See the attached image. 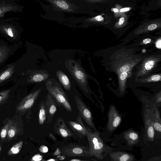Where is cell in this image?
<instances>
[{"instance_id": "22", "label": "cell", "mask_w": 161, "mask_h": 161, "mask_svg": "<svg viewBox=\"0 0 161 161\" xmlns=\"http://www.w3.org/2000/svg\"><path fill=\"white\" fill-rule=\"evenodd\" d=\"M56 74L59 81L64 87L68 91H70L71 89V83L67 76L60 70H57Z\"/></svg>"}, {"instance_id": "32", "label": "cell", "mask_w": 161, "mask_h": 161, "mask_svg": "<svg viewBox=\"0 0 161 161\" xmlns=\"http://www.w3.org/2000/svg\"><path fill=\"white\" fill-rule=\"evenodd\" d=\"M157 25L155 24H153L149 25L147 29L149 30L152 31L153 30L157 28Z\"/></svg>"}, {"instance_id": "8", "label": "cell", "mask_w": 161, "mask_h": 161, "mask_svg": "<svg viewBox=\"0 0 161 161\" xmlns=\"http://www.w3.org/2000/svg\"><path fill=\"white\" fill-rule=\"evenodd\" d=\"M151 109L145 106L143 112L144 136L148 141L152 142L154 139L155 131L151 120Z\"/></svg>"}, {"instance_id": "13", "label": "cell", "mask_w": 161, "mask_h": 161, "mask_svg": "<svg viewBox=\"0 0 161 161\" xmlns=\"http://www.w3.org/2000/svg\"><path fill=\"white\" fill-rule=\"evenodd\" d=\"M47 1L52 5L54 9L59 11L73 12L78 8L66 0H48Z\"/></svg>"}, {"instance_id": "15", "label": "cell", "mask_w": 161, "mask_h": 161, "mask_svg": "<svg viewBox=\"0 0 161 161\" xmlns=\"http://www.w3.org/2000/svg\"><path fill=\"white\" fill-rule=\"evenodd\" d=\"M54 127L55 131L64 137L73 135L72 133L66 125L63 119L61 117L57 119Z\"/></svg>"}, {"instance_id": "30", "label": "cell", "mask_w": 161, "mask_h": 161, "mask_svg": "<svg viewBox=\"0 0 161 161\" xmlns=\"http://www.w3.org/2000/svg\"><path fill=\"white\" fill-rule=\"evenodd\" d=\"M156 101L157 103H160L161 102V92L160 91L156 95Z\"/></svg>"}, {"instance_id": "23", "label": "cell", "mask_w": 161, "mask_h": 161, "mask_svg": "<svg viewBox=\"0 0 161 161\" xmlns=\"http://www.w3.org/2000/svg\"><path fill=\"white\" fill-rule=\"evenodd\" d=\"M161 74H156L135 79L136 82L140 83H148L161 81Z\"/></svg>"}, {"instance_id": "42", "label": "cell", "mask_w": 161, "mask_h": 161, "mask_svg": "<svg viewBox=\"0 0 161 161\" xmlns=\"http://www.w3.org/2000/svg\"></svg>"}, {"instance_id": "20", "label": "cell", "mask_w": 161, "mask_h": 161, "mask_svg": "<svg viewBox=\"0 0 161 161\" xmlns=\"http://www.w3.org/2000/svg\"><path fill=\"white\" fill-rule=\"evenodd\" d=\"M131 72H124L118 75V88L119 92L123 94L125 91L127 79L132 75Z\"/></svg>"}, {"instance_id": "11", "label": "cell", "mask_w": 161, "mask_h": 161, "mask_svg": "<svg viewBox=\"0 0 161 161\" xmlns=\"http://www.w3.org/2000/svg\"><path fill=\"white\" fill-rule=\"evenodd\" d=\"M24 7L14 0H0V17L8 12H21Z\"/></svg>"}, {"instance_id": "14", "label": "cell", "mask_w": 161, "mask_h": 161, "mask_svg": "<svg viewBox=\"0 0 161 161\" xmlns=\"http://www.w3.org/2000/svg\"><path fill=\"white\" fill-rule=\"evenodd\" d=\"M47 112V123H50L53 119L57 110V105L50 93L47 94L45 102Z\"/></svg>"}, {"instance_id": "39", "label": "cell", "mask_w": 161, "mask_h": 161, "mask_svg": "<svg viewBox=\"0 0 161 161\" xmlns=\"http://www.w3.org/2000/svg\"><path fill=\"white\" fill-rule=\"evenodd\" d=\"M113 10L115 13H116L118 11V9L117 8H114Z\"/></svg>"}, {"instance_id": "6", "label": "cell", "mask_w": 161, "mask_h": 161, "mask_svg": "<svg viewBox=\"0 0 161 161\" xmlns=\"http://www.w3.org/2000/svg\"><path fill=\"white\" fill-rule=\"evenodd\" d=\"M75 99L79 113L81 118L94 131H97L93 122L92 114L90 110L78 95L75 96Z\"/></svg>"}, {"instance_id": "24", "label": "cell", "mask_w": 161, "mask_h": 161, "mask_svg": "<svg viewBox=\"0 0 161 161\" xmlns=\"http://www.w3.org/2000/svg\"><path fill=\"white\" fill-rule=\"evenodd\" d=\"M47 118L45 102L42 101L39 105L38 115V122L40 125L45 123Z\"/></svg>"}, {"instance_id": "16", "label": "cell", "mask_w": 161, "mask_h": 161, "mask_svg": "<svg viewBox=\"0 0 161 161\" xmlns=\"http://www.w3.org/2000/svg\"><path fill=\"white\" fill-rule=\"evenodd\" d=\"M49 75L45 70H38L34 71L29 76L27 81L29 83L39 82L46 80Z\"/></svg>"}, {"instance_id": "37", "label": "cell", "mask_w": 161, "mask_h": 161, "mask_svg": "<svg viewBox=\"0 0 161 161\" xmlns=\"http://www.w3.org/2000/svg\"><path fill=\"white\" fill-rule=\"evenodd\" d=\"M130 9V8H122L120 10V12H125L129 10Z\"/></svg>"}, {"instance_id": "12", "label": "cell", "mask_w": 161, "mask_h": 161, "mask_svg": "<svg viewBox=\"0 0 161 161\" xmlns=\"http://www.w3.org/2000/svg\"><path fill=\"white\" fill-rule=\"evenodd\" d=\"M68 124L72 130L78 136L83 137L86 136V132L89 128L84 125L82 118L79 113L74 121H69Z\"/></svg>"}, {"instance_id": "29", "label": "cell", "mask_w": 161, "mask_h": 161, "mask_svg": "<svg viewBox=\"0 0 161 161\" xmlns=\"http://www.w3.org/2000/svg\"><path fill=\"white\" fill-rule=\"evenodd\" d=\"M42 158V156L36 154L33 156L31 159V161H40Z\"/></svg>"}, {"instance_id": "36", "label": "cell", "mask_w": 161, "mask_h": 161, "mask_svg": "<svg viewBox=\"0 0 161 161\" xmlns=\"http://www.w3.org/2000/svg\"><path fill=\"white\" fill-rule=\"evenodd\" d=\"M151 40L149 38H147L144 39L143 41V43L146 44L147 43H149L151 42Z\"/></svg>"}, {"instance_id": "38", "label": "cell", "mask_w": 161, "mask_h": 161, "mask_svg": "<svg viewBox=\"0 0 161 161\" xmlns=\"http://www.w3.org/2000/svg\"><path fill=\"white\" fill-rule=\"evenodd\" d=\"M67 161H90L89 160H81L79 159H71Z\"/></svg>"}, {"instance_id": "19", "label": "cell", "mask_w": 161, "mask_h": 161, "mask_svg": "<svg viewBox=\"0 0 161 161\" xmlns=\"http://www.w3.org/2000/svg\"><path fill=\"white\" fill-rule=\"evenodd\" d=\"M123 136L129 145L132 146L136 144L139 140L138 134L132 130L124 132Z\"/></svg>"}, {"instance_id": "28", "label": "cell", "mask_w": 161, "mask_h": 161, "mask_svg": "<svg viewBox=\"0 0 161 161\" xmlns=\"http://www.w3.org/2000/svg\"><path fill=\"white\" fill-rule=\"evenodd\" d=\"M12 122L11 121H9L1 129L0 133V136L2 140H4L6 138L7 135L8 128Z\"/></svg>"}, {"instance_id": "25", "label": "cell", "mask_w": 161, "mask_h": 161, "mask_svg": "<svg viewBox=\"0 0 161 161\" xmlns=\"http://www.w3.org/2000/svg\"><path fill=\"white\" fill-rule=\"evenodd\" d=\"M23 144V142L21 141L16 143L10 149L8 155H10L18 153L20 152Z\"/></svg>"}, {"instance_id": "34", "label": "cell", "mask_w": 161, "mask_h": 161, "mask_svg": "<svg viewBox=\"0 0 161 161\" xmlns=\"http://www.w3.org/2000/svg\"><path fill=\"white\" fill-rule=\"evenodd\" d=\"M161 39H160L158 40L156 43V47L157 48L160 49L161 47Z\"/></svg>"}, {"instance_id": "2", "label": "cell", "mask_w": 161, "mask_h": 161, "mask_svg": "<svg viewBox=\"0 0 161 161\" xmlns=\"http://www.w3.org/2000/svg\"><path fill=\"white\" fill-rule=\"evenodd\" d=\"M18 18L0 20V34L11 42H16L20 38L22 28L18 22Z\"/></svg>"}, {"instance_id": "3", "label": "cell", "mask_w": 161, "mask_h": 161, "mask_svg": "<svg viewBox=\"0 0 161 161\" xmlns=\"http://www.w3.org/2000/svg\"><path fill=\"white\" fill-rule=\"evenodd\" d=\"M46 88L57 103L69 112L72 111L69 99L60 85L53 78L48 79L45 83Z\"/></svg>"}, {"instance_id": "4", "label": "cell", "mask_w": 161, "mask_h": 161, "mask_svg": "<svg viewBox=\"0 0 161 161\" xmlns=\"http://www.w3.org/2000/svg\"><path fill=\"white\" fill-rule=\"evenodd\" d=\"M65 65L68 71L82 90L88 93V76L80 64L73 60H69L66 62Z\"/></svg>"}, {"instance_id": "7", "label": "cell", "mask_w": 161, "mask_h": 161, "mask_svg": "<svg viewBox=\"0 0 161 161\" xmlns=\"http://www.w3.org/2000/svg\"><path fill=\"white\" fill-rule=\"evenodd\" d=\"M63 154L69 157L91 156L89 147L81 146L69 145L63 148L61 151Z\"/></svg>"}, {"instance_id": "21", "label": "cell", "mask_w": 161, "mask_h": 161, "mask_svg": "<svg viewBox=\"0 0 161 161\" xmlns=\"http://www.w3.org/2000/svg\"><path fill=\"white\" fill-rule=\"evenodd\" d=\"M15 70L14 63L7 65L5 69L0 74V84L10 78Z\"/></svg>"}, {"instance_id": "33", "label": "cell", "mask_w": 161, "mask_h": 161, "mask_svg": "<svg viewBox=\"0 0 161 161\" xmlns=\"http://www.w3.org/2000/svg\"><path fill=\"white\" fill-rule=\"evenodd\" d=\"M94 19L98 21H102L104 20L103 18L101 15H98L95 17Z\"/></svg>"}, {"instance_id": "9", "label": "cell", "mask_w": 161, "mask_h": 161, "mask_svg": "<svg viewBox=\"0 0 161 161\" xmlns=\"http://www.w3.org/2000/svg\"><path fill=\"white\" fill-rule=\"evenodd\" d=\"M41 90V88L36 90L24 97L18 104L16 111L24 112L31 108L39 95Z\"/></svg>"}, {"instance_id": "31", "label": "cell", "mask_w": 161, "mask_h": 161, "mask_svg": "<svg viewBox=\"0 0 161 161\" xmlns=\"http://www.w3.org/2000/svg\"><path fill=\"white\" fill-rule=\"evenodd\" d=\"M40 152L43 153H46L48 151V148L46 146H41L39 148Z\"/></svg>"}, {"instance_id": "5", "label": "cell", "mask_w": 161, "mask_h": 161, "mask_svg": "<svg viewBox=\"0 0 161 161\" xmlns=\"http://www.w3.org/2000/svg\"><path fill=\"white\" fill-rule=\"evenodd\" d=\"M21 44V41H20L14 44L9 45L0 40V66L4 63L20 47Z\"/></svg>"}, {"instance_id": "41", "label": "cell", "mask_w": 161, "mask_h": 161, "mask_svg": "<svg viewBox=\"0 0 161 161\" xmlns=\"http://www.w3.org/2000/svg\"><path fill=\"white\" fill-rule=\"evenodd\" d=\"M1 145H0V152L1 150Z\"/></svg>"}, {"instance_id": "1", "label": "cell", "mask_w": 161, "mask_h": 161, "mask_svg": "<svg viewBox=\"0 0 161 161\" xmlns=\"http://www.w3.org/2000/svg\"><path fill=\"white\" fill-rule=\"evenodd\" d=\"M89 143V153L91 156L99 160L104 158V154L110 152L113 149L105 144L97 131H92L88 128L86 134Z\"/></svg>"}, {"instance_id": "26", "label": "cell", "mask_w": 161, "mask_h": 161, "mask_svg": "<svg viewBox=\"0 0 161 161\" xmlns=\"http://www.w3.org/2000/svg\"><path fill=\"white\" fill-rule=\"evenodd\" d=\"M11 89H8L0 92V105L5 103L10 95Z\"/></svg>"}, {"instance_id": "18", "label": "cell", "mask_w": 161, "mask_h": 161, "mask_svg": "<svg viewBox=\"0 0 161 161\" xmlns=\"http://www.w3.org/2000/svg\"><path fill=\"white\" fill-rule=\"evenodd\" d=\"M109 153L112 161H134L135 159L133 155L125 152L118 151Z\"/></svg>"}, {"instance_id": "27", "label": "cell", "mask_w": 161, "mask_h": 161, "mask_svg": "<svg viewBox=\"0 0 161 161\" xmlns=\"http://www.w3.org/2000/svg\"><path fill=\"white\" fill-rule=\"evenodd\" d=\"M17 131V127L16 125H13L12 122L8 128L7 133V137L9 140L13 138L16 135Z\"/></svg>"}, {"instance_id": "10", "label": "cell", "mask_w": 161, "mask_h": 161, "mask_svg": "<svg viewBox=\"0 0 161 161\" xmlns=\"http://www.w3.org/2000/svg\"><path fill=\"white\" fill-rule=\"evenodd\" d=\"M108 118L107 129L112 132L118 127L121 121V117L114 106H110Z\"/></svg>"}, {"instance_id": "40", "label": "cell", "mask_w": 161, "mask_h": 161, "mask_svg": "<svg viewBox=\"0 0 161 161\" xmlns=\"http://www.w3.org/2000/svg\"><path fill=\"white\" fill-rule=\"evenodd\" d=\"M47 161H55V160L53 159H51Z\"/></svg>"}, {"instance_id": "17", "label": "cell", "mask_w": 161, "mask_h": 161, "mask_svg": "<svg viewBox=\"0 0 161 161\" xmlns=\"http://www.w3.org/2000/svg\"><path fill=\"white\" fill-rule=\"evenodd\" d=\"M151 120L154 131L161 133V119L159 112L156 107L151 109Z\"/></svg>"}, {"instance_id": "35", "label": "cell", "mask_w": 161, "mask_h": 161, "mask_svg": "<svg viewBox=\"0 0 161 161\" xmlns=\"http://www.w3.org/2000/svg\"><path fill=\"white\" fill-rule=\"evenodd\" d=\"M125 21V18L124 17H121L119 20L118 22L119 25H122L123 23Z\"/></svg>"}]
</instances>
